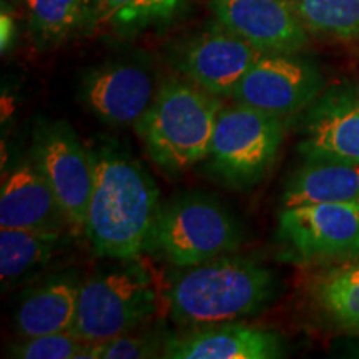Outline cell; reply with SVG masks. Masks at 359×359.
I'll return each mask as SVG.
<instances>
[{"label": "cell", "instance_id": "obj_7", "mask_svg": "<svg viewBox=\"0 0 359 359\" xmlns=\"http://www.w3.org/2000/svg\"><path fill=\"white\" fill-rule=\"evenodd\" d=\"M32 160L55 193L72 231L83 233L93 188L92 154L69 123L43 122L34 132Z\"/></svg>", "mask_w": 359, "mask_h": 359}, {"label": "cell", "instance_id": "obj_25", "mask_svg": "<svg viewBox=\"0 0 359 359\" xmlns=\"http://www.w3.org/2000/svg\"><path fill=\"white\" fill-rule=\"evenodd\" d=\"M12 35H13V22L11 19V15L2 13V50H6L8 45H11Z\"/></svg>", "mask_w": 359, "mask_h": 359}, {"label": "cell", "instance_id": "obj_23", "mask_svg": "<svg viewBox=\"0 0 359 359\" xmlns=\"http://www.w3.org/2000/svg\"><path fill=\"white\" fill-rule=\"evenodd\" d=\"M103 17L123 27H142L168 19L180 0H97Z\"/></svg>", "mask_w": 359, "mask_h": 359}, {"label": "cell", "instance_id": "obj_1", "mask_svg": "<svg viewBox=\"0 0 359 359\" xmlns=\"http://www.w3.org/2000/svg\"><path fill=\"white\" fill-rule=\"evenodd\" d=\"M93 188L85 235L97 257L130 262L147 251L160 193L137 160L111 147L92 154Z\"/></svg>", "mask_w": 359, "mask_h": 359}, {"label": "cell", "instance_id": "obj_22", "mask_svg": "<svg viewBox=\"0 0 359 359\" xmlns=\"http://www.w3.org/2000/svg\"><path fill=\"white\" fill-rule=\"evenodd\" d=\"M11 356L22 359H95V343H85L72 331L24 338L11 349Z\"/></svg>", "mask_w": 359, "mask_h": 359}, {"label": "cell", "instance_id": "obj_4", "mask_svg": "<svg viewBox=\"0 0 359 359\" xmlns=\"http://www.w3.org/2000/svg\"><path fill=\"white\" fill-rule=\"evenodd\" d=\"M241 245L240 224L215 196L188 191L161 205L147 251L177 268L230 255Z\"/></svg>", "mask_w": 359, "mask_h": 359}, {"label": "cell", "instance_id": "obj_6", "mask_svg": "<svg viewBox=\"0 0 359 359\" xmlns=\"http://www.w3.org/2000/svg\"><path fill=\"white\" fill-rule=\"evenodd\" d=\"M283 137L280 116L235 102L219 109L206 158L228 185L248 188L262 182L273 167Z\"/></svg>", "mask_w": 359, "mask_h": 359}, {"label": "cell", "instance_id": "obj_17", "mask_svg": "<svg viewBox=\"0 0 359 359\" xmlns=\"http://www.w3.org/2000/svg\"><path fill=\"white\" fill-rule=\"evenodd\" d=\"M80 283L53 278L30 291L15 311V330L22 338L72 331L77 316Z\"/></svg>", "mask_w": 359, "mask_h": 359}, {"label": "cell", "instance_id": "obj_24", "mask_svg": "<svg viewBox=\"0 0 359 359\" xmlns=\"http://www.w3.org/2000/svg\"><path fill=\"white\" fill-rule=\"evenodd\" d=\"M138 330V327H137ZM132 330L116 338L95 343V358L102 359H137L154 358L163 351L165 339L151 331Z\"/></svg>", "mask_w": 359, "mask_h": 359}, {"label": "cell", "instance_id": "obj_3", "mask_svg": "<svg viewBox=\"0 0 359 359\" xmlns=\"http://www.w3.org/2000/svg\"><path fill=\"white\" fill-rule=\"evenodd\" d=\"M223 103L191 82L170 79L135 130L148 156L163 172L180 173L208 156Z\"/></svg>", "mask_w": 359, "mask_h": 359}, {"label": "cell", "instance_id": "obj_14", "mask_svg": "<svg viewBox=\"0 0 359 359\" xmlns=\"http://www.w3.org/2000/svg\"><path fill=\"white\" fill-rule=\"evenodd\" d=\"M74 233L55 193L34 160L22 161L2 183L0 230Z\"/></svg>", "mask_w": 359, "mask_h": 359}, {"label": "cell", "instance_id": "obj_21", "mask_svg": "<svg viewBox=\"0 0 359 359\" xmlns=\"http://www.w3.org/2000/svg\"><path fill=\"white\" fill-rule=\"evenodd\" d=\"M306 30L323 37H359V0H291Z\"/></svg>", "mask_w": 359, "mask_h": 359}, {"label": "cell", "instance_id": "obj_12", "mask_svg": "<svg viewBox=\"0 0 359 359\" xmlns=\"http://www.w3.org/2000/svg\"><path fill=\"white\" fill-rule=\"evenodd\" d=\"M262 55L263 52L248 40L222 25L193 39L183 48L178 67L188 82L222 98L233 95Z\"/></svg>", "mask_w": 359, "mask_h": 359}, {"label": "cell", "instance_id": "obj_8", "mask_svg": "<svg viewBox=\"0 0 359 359\" xmlns=\"http://www.w3.org/2000/svg\"><path fill=\"white\" fill-rule=\"evenodd\" d=\"M278 238L291 257L304 263L359 255V201L283 208Z\"/></svg>", "mask_w": 359, "mask_h": 359}, {"label": "cell", "instance_id": "obj_5", "mask_svg": "<svg viewBox=\"0 0 359 359\" xmlns=\"http://www.w3.org/2000/svg\"><path fill=\"white\" fill-rule=\"evenodd\" d=\"M156 298L154 281L140 264L98 271L80 285L72 333L85 343H105L151 318Z\"/></svg>", "mask_w": 359, "mask_h": 359}, {"label": "cell", "instance_id": "obj_18", "mask_svg": "<svg viewBox=\"0 0 359 359\" xmlns=\"http://www.w3.org/2000/svg\"><path fill=\"white\" fill-rule=\"evenodd\" d=\"M65 233L0 230V278L11 288L42 269L64 246Z\"/></svg>", "mask_w": 359, "mask_h": 359}, {"label": "cell", "instance_id": "obj_9", "mask_svg": "<svg viewBox=\"0 0 359 359\" xmlns=\"http://www.w3.org/2000/svg\"><path fill=\"white\" fill-rule=\"evenodd\" d=\"M325 80L306 58L294 53H263L238 83L231 98L269 115L291 116L321 95Z\"/></svg>", "mask_w": 359, "mask_h": 359}, {"label": "cell", "instance_id": "obj_10", "mask_svg": "<svg viewBox=\"0 0 359 359\" xmlns=\"http://www.w3.org/2000/svg\"><path fill=\"white\" fill-rule=\"evenodd\" d=\"M155 74L138 60H120L90 70L80 85L85 107L105 123L128 127L145 115L156 95Z\"/></svg>", "mask_w": 359, "mask_h": 359}, {"label": "cell", "instance_id": "obj_11", "mask_svg": "<svg viewBox=\"0 0 359 359\" xmlns=\"http://www.w3.org/2000/svg\"><path fill=\"white\" fill-rule=\"evenodd\" d=\"M298 150L306 160L359 163V87H334L308 107Z\"/></svg>", "mask_w": 359, "mask_h": 359}, {"label": "cell", "instance_id": "obj_13", "mask_svg": "<svg viewBox=\"0 0 359 359\" xmlns=\"http://www.w3.org/2000/svg\"><path fill=\"white\" fill-rule=\"evenodd\" d=\"M222 25L263 53H296L306 45V27L291 0H213Z\"/></svg>", "mask_w": 359, "mask_h": 359}, {"label": "cell", "instance_id": "obj_2", "mask_svg": "<svg viewBox=\"0 0 359 359\" xmlns=\"http://www.w3.org/2000/svg\"><path fill=\"white\" fill-rule=\"evenodd\" d=\"M268 268L228 255L182 268L168 291L170 314L178 325L201 327L257 314L275 296Z\"/></svg>", "mask_w": 359, "mask_h": 359}, {"label": "cell", "instance_id": "obj_16", "mask_svg": "<svg viewBox=\"0 0 359 359\" xmlns=\"http://www.w3.org/2000/svg\"><path fill=\"white\" fill-rule=\"evenodd\" d=\"M359 201V163L344 160H306L281 196L283 208Z\"/></svg>", "mask_w": 359, "mask_h": 359}, {"label": "cell", "instance_id": "obj_19", "mask_svg": "<svg viewBox=\"0 0 359 359\" xmlns=\"http://www.w3.org/2000/svg\"><path fill=\"white\" fill-rule=\"evenodd\" d=\"M30 29L43 42H58L95 20L97 0H27Z\"/></svg>", "mask_w": 359, "mask_h": 359}, {"label": "cell", "instance_id": "obj_15", "mask_svg": "<svg viewBox=\"0 0 359 359\" xmlns=\"http://www.w3.org/2000/svg\"><path fill=\"white\" fill-rule=\"evenodd\" d=\"M161 353L168 359H275L285 348L276 333L230 321L165 339Z\"/></svg>", "mask_w": 359, "mask_h": 359}, {"label": "cell", "instance_id": "obj_20", "mask_svg": "<svg viewBox=\"0 0 359 359\" xmlns=\"http://www.w3.org/2000/svg\"><path fill=\"white\" fill-rule=\"evenodd\" d=\"M314 299L331 321L359 333V263L326 271L314 285Z\"/></svg>", "mask_w": 359, "mask_h": 359}]
</instances>
